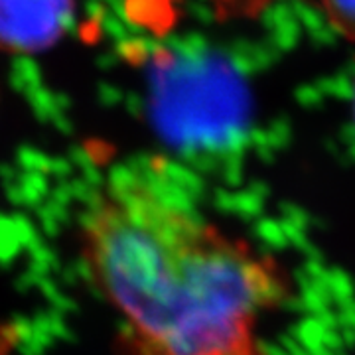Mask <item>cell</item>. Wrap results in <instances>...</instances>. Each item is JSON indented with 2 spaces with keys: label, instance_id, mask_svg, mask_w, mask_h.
<instances>
[{
  "label": "cell",
  "instance_id": "obj_1",
  "mask_svg": "<svg viewBox=\"0 0 355 355\" xmlns=\"http://www.w3.org/2000/svg\"><path fill=\"white\" fill-rule=\"evenodd\" d=\"M91 284L119 320L125 355H237L275 282L160 160L119 166L79 223Z\"/></svg>",
  "mask_w": 355,
  "mask_h": 355
},
{
  "label": "cell",
  "instance_id": "obj_2",
  "mask_svg": "<svg viewBox=\"0 0 355 355\" xmlns=\"http://www.w3.org/2000/svg\"><path fill=\"white\" fill-rule=\"evenodd\" d=\"M140 62L150 121L170 144L211 148L243 128L249 93L217 51L193 44L158 46Z\"/></svg>",
  "mask_w": 355,
  "mask_h": 355
},
{
  "label": "cell",
  "instance_id": "obj_3",
  "mask_svg": "<svg viewBox=\"0 0 355 355\" xmlns=\"http://www.w3.org/2000/svg\"><path fill=\"white\" fill-rule=\"evenodd\" d=\"M71 20L73 0H0V50H48L67 32Z\"/></svg>",
  "mask_w": 355,
  "mask_h": 355
},
{
  "label": "cell",
  "instance_id": "obj_4",
  "mask_svg": "<svg viewBox=\"0 0 355 355\" xmlns=\"http://www.w3.org/2000/svg\"><path fill=\"white\" fill-rule=\"evenodd\" d=\"M330 22L355 42V0H322Z\"/></svg>",
  "mask_w": 355,
  "mask_h": 355
},
{
  "label": "cell",
  "instance_id": "obj_5",
  "mask_svg": "<svg viewBox=\"0 0 355 355\" xmlns=\"http://www.w3.org/2000/svg\"><path fill=\"white\" fill-rule=\"evenodd\" d=\"M354 116H355V91H354Z\"/></svg>",
  "mask_w": 355,
  "mask_h": 355
}]
</instances>
